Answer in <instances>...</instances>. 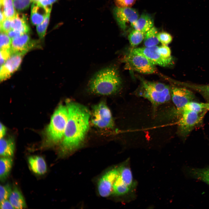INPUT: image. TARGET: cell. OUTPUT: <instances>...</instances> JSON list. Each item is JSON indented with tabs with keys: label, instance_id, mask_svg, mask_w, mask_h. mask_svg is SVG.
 Instances as JSON below:
<instances>
[{
	"label": "cell",
	"instance_id": "cell-1",
	"mask_svg": "<svg viewBox=\"0 0 209 209\" xmlns=\"http://www.w3.org/2000/svg\"><path fill=\"white\" fill-rule=\"evenodd\" d=\"M68 118L61 145L62 152H71L79 146L83 141L89 127L90 113L84 106L67 101Z\"/></svg>",
	"mask_w": 209,
	"mask_h": 209
},
{
	"label": "cell",
	"instance_id": "cell-2",
	"mask_svg": "<svg viewBox=\"0 0 209 209\" xmlns=\"http://www.w3.org/2000/svg\"><path fill=\"white\" fill-rule=\"evenodd\" d=\"M122 84L117 70L112 66L102 69L96 72L89 81V90L94 94L109 95L117 92Z\"/></svg>",
	"mask_w": 209,
	"mask_h": 209
},
{
	"label": "cell",
	"instance_id": "cell-3",
	"mask_svg": "<svg viewBox=\"0 0 209 209\" xmlns=\"http://www.w3.org/2000/svg\"><path fill=\"white\" fill-rule=\"evenodd\" d=\"M68 115L66 105H60L54 111L45 132L46 139L48 143L56 144L63 138Z\"/></svg>",
	"mask_w": 209,
	"mask_h": 209
},
{
	"label": "cell",
	"instance_id": "cell-4",
	"mask_svg": "<svg viewBox=\"0 0 209 209\" xmlns=\"http://www.w3.org/2000/svg\"><path fill=\"white\" fill-rule=\"evenodd\" d=\"M142 81L138 94L148 100L154 106L167 102L170 100L171 89L166 85L144 80Z\"/></svg>",
	"mask_w": 209,
	"mask_h": 209
},
{
	"label": "cell",
	"instance_id": "cell-5",
	"mask_svg": "<svg viewBox=\"0 0 209 209\" xmlns=\"http://www.w3.org/2000/svg\"><path fill=\"white\" fill-rule=\"evenodd\" d=\"M207 111L199 113L184 109L179 111L177 114L180 116L178 128L180 135L183 138L186 137L202 120Z\"/></svg>",
	"mask_w": 209,
	"mask_h": 209
},
{
	"label": "cell",
	"instance_id": "cell-6",
	"mask_svg": "<svg viewBox=\"0 0 209 209\" xmlns=\"http://www.w3.org/2000/svg\"><path fill=\"white\" fill-rule=\"evenodd\" d=\"M127 69L141 73L149 74L155 73L157 69L144 55L132 50L124 58Z\"/></svg>",
	"mask_w": 209,
	"mask_h": 209
},
{
	"label": "cell",
	"instance_id": "cell-7",
	"mask_svg": "<svg viewBox=\"0 0 209 209\" xmlns=\"http://www.w3.org/2000/svg\"><path fill=\"white\" fill-rule=\"evenodd\" d=\"M91 121L98 128H111L113 127L111 113L104 102H100L93 107Z\"/></svg>",
	"mask_w": 209,
	"mask_h": 209
},
{
	"label": "cell",
	"instance_id": "cell-8",
	"mask_svg": "<svg viewBox=\"0 0 209 209\" xmlns=\"http://www.w3.org/2000/svg\"><path fill=\"white\" fill-rule=\"evenodd\" d=\"M113 13L118 25L123 31L129 26L132 27L139 18L137 11L131 7L120 8L116 6L113 10Z\"/></svg>",
	"mask_w": 209,
	"mask_h": 209
},
{
	"label": "cell",
	"instance_id": "cell-9",
	"mask_svg": "<svg viewBox=\"0 0 209 209\" xmlns=\"http://www.w3.org/2000/svg\"><path fill=\"white\" fill-rule=\"evenodd\" d=\"M37 41L32 39L28 33H25L12 39V55L18 54L24 55L31 49L39 47Z\"/></svg>",
	"mask_w": 209,
	"mask_h": 209
},
{
	"label": "cell",
	"instance_id": "cell-10",
	"mask_svg": "<svg viewBox=\"0 0 209 209\" xmlns=\"http://www.w3.org/2000/svg\"><path fill=\"white\" fill-rule=\"evenodd\" d=\"M171 98L176 106V111L182 109L188 103L193 101V93L185 87H173L171 89Z\"/></svg>",
	"mask_w": 209,
	"mask_h": 209
},
{
	"label": "cell",
	"instance_id": "cell-11",
	"mask_svg": "<svg viewBox=\"0 0 209 209\" xmlns=\"http://www.w3.org/2000/svg\"><path fill=\"white\" fill-rule=\"evenodd\" d=\"M119 175L118 168L111 170L100 178L98 183V190L100 195L107 197L113 193L114 183Z\"/></svg>",
	"mask_w": 209,
	"mask_h": 209
},
{
	"label": "cell",
	"instance_id": "cell-12",
	"mask_svg": "<svg viewBox=\"0 0 209 209\" xmlns=\"http://www.w3.org/2000/svg\"><path fill=\"white\" fill-rule=\"evenodd\" d=\"M158 46H156L149 47L135 48L132 50L144 55L153 64L166 66L172 63V58H165L162 57L158 52Z\"/></svg>",
	"mask_w": 209,
	"mask_h": 209
},
{
	"label": "cell",
	"instance_id": "cell-13",
	"mask_svg": "<svg viewBox=\"0 0 209 209\" xmlns=\"http://www.w3.org/2000/svg\"><path fill=\"white\" fill-rule=\"evenodd\" d=\"M24 55L12 54L5 63L1 66L0 80L3 82L9 78L20 66Z\"/></svg>",
	"mask_w": 209,
	"mask_h": 209
},
{
	"label": "cell",
	"instance_id": "cell-14",
	"mask_svg": "<svg viewBox=\"0 0 209 209\" xmlns=\"http://www.w3.org/2000/svg\"><path fill=\"white\" fill-rule=\"evenodd\" d=\"M45 7L39 1H33L30 11V21L32 24L37 26L43 21L49 13Z\"/></svg>",
	"mask_w": 209,
	"mask_h": 209
},
{
	"label": "cell",
	"instance_id": "cell-15",
	"mask_svg": "<svg viewBox=\"0 0 209 209\" xmlns=\"http://www.w3.org/2000/svg\"><path fill=\"white\" fill-rule=\"evenodd\" d=\"M28 160L30 169L35 173L42 175L46 172L47 165L42 157L38 156H30L28 157Z\"/></svg>",
	"mask_w": 209,
	"mask_h": 209
},
{
	"label": "cell",
	"instance_id": "cell-16",
	"mask_svg": "<svg viewBox=\"0 0 209 209\" xmlns=\"http://www.w3.org/2000/svg\"><path fill=\"white\" fill-rule=\"evenodd\" d=\"M12 29L18 31L22 34L28 33L30 28L26 16L22 13L17 12L11 20Z\"/></svg>",
	"mask_w": 209,
	"mask_h": 209
},
{
	"label": "cell",
	"instance_id": "cell-17",
	"mask_svg": "<svg viewBox=\"0 0 209 209\" xmlns=\"http://www.w3.org/2000/svg\"><path fill=\"white\" fill-rule=\"evenodd\" d=\"M154 21L150 15L144 13L139 17L134 24V29L146 33L153 27Z\"/></svg>",
	"mask_w": 209,
	"mask_h": 209
},
{
	"label": "cell",
	"instance_id": "cell-18",
	"mask_svg": "<svg viewBox=\"0 0 209 209\" xmlns=\"http://www.w3.org/2000/svg\"><path fill=\"white\" fill-rule=\"evenodd\" d=\"M15 144L13 140L11 138L0 139V154L1 156L12 157L14 154Z\"/></svg>",
	"mask_w": 209,
	"mask_h": 209
},
{
	"label": "cell",
	"instance_id": "cell-19",
	"mask_svg": "<svg viewBox=\"0 0 209 209\" xmlns=\"http://www.w3.org/2000/svg\"><path fill=\"white\" fill-rule=\"evenodd\" d=\"M9 199L15 209H22L26 206L23 195L16 187H15L12 190L9 197Z\"/></svg>",
	"mask_w": 209,
	"mask_h": 209
},
{
	"label": "cell",
	"instance_id": "cell-20",
	"mask_svg": "<svg viewBox=\"0 0 209 209\" xmlns=\"http://www.w3.org/2000/svg\"><path fill=\"white\" fill-rule=\"evenodd\" d=\"M13 165L12 157H2L0 159V179L3 182L8 177Z\"/></svg>",
	"mask_w": 209,
	"mask_h": 209
},
{
	"label": "cell",
	"instance_id": "cell-21",
	"mask_svg": "<svg viewBox=\"0 0 209 209\" xmlns=\"http://www.w3.org/2000/svg\"><path fill=\"white\" fill-rule=\"evenodd\" d=\"M188 174L191 176L209 185V167L205 168H190L188 170Z\"/></svg>",
	"mask_w": 209,
	"mask_h": 209
},
{
	"label": "cell",
	"instance_id": "cell-22",
	"mask_svg": "<svg viewBox=\"0 0 209 209\" xmlns=\"http://www.w3.org/2000/svg\"><path fill=\"white\" fill-rule=\"evenodd\" d=\"M0 7L6 18L12 19L15 17L17 12L13 0H0Z\"/></svg>",
	"mask_w": 209,
	"mask_h": 209
},
{
	"label": "cell",
	"instance_id": "cell-23",
	"mask_svg": "<svg viewBox=\"0 0 209 209\" xmlns=\"http://www.w3.org/2000/svg\"><path fill=\"white\" fill-rule=\"evenodd\" d=\"M158 33L157 29L154 26L146 33L144 39V44L145 47L156 46L159 43Z\"/></svg>",
	"mask_w": 209,
	"mask_h": 209
},
{
	"label": "cell",
	"instance_id": "cell-24",
	"mask_svg": "<svg viewBox=\"0 0 209 209\" xmlns=\"http://www.w3.org/2000/svg\"><path fill=\"white\" fill-rule=\"evenodd\" d=\"M119 175L123 182L130 188L133 185V179L130 168L125 166H121L118 168Z\"/></svg>",
	"mask_w": 209,
	"mask_h": 209
},
{
	"label": "cell",
	"instance_id": "cell-25",
	"mask_svg": "<svg viewBox=\"0 0 209 209\" xmlns=\"http://www.w3.org/2000/svg\"><path fill=\"white\" fill-rule=\"evenodd\" d=\"M130 189L119 175L114 183L113 193L117 195H123L128 193Z\"/></svg>",
	"mask_w": 209,
	"mask_h": 209
},
{
	"label": "cell",
	"instance_id": "cell-26",
	"mask_svg": "<svg viewBox=\"0 0 209 209\" xmlns=\"http://www.w3.org/2000/svg\"><path fill=\"white\" fill-rule=\"evenodd\" d=\"M145 33L134 29L132 30L128 36L131 45L134 47L140 44L144 40Z\"/></svg>",
	"mask_w": 209,
	"mask_h": 209
},
{
	"label": "cell",
	"instance_id": "cell-27",
	"mask_svg": "<svg viewBox=\"0 0 209 209\" xmlns=\"http://www.w3.org/2000/svg\"><path fill=\"white\" fill-rule=\"evenodd\" d=\"M50 12L48 13L44 20L40 24L36 26V30L37 34L41 39H43L45 35L50 18Z\"/></svg>",
	"mask_w": 209,
	"mask_h": 209
},
{
	"label": "cell",
	"instance_id": "cell-28",
	"mask_svg": "<svg viewBox=\"0 0 209 209\" xmlns=\"http://www.w3.org/2000/svg\"><path fill=\"white\" fill-rule=\"evenodd\" d=\"M0 50H11L12 39L7 33L0 32Z\"/></svg>",
	"mask_w": 209,
	"mask_h": 209
},
{
	"label": "cell",
	"instance_id": "cell-29",
	"mask_svg": "<svg viewBox=\"0 0 209 209\" xmlns=\"http://www.w3.org/2000/svg\"><path fill=\"white\" fill-rule=\"evenodd\" d=\"M14 8L18 11L27 9L33 1V0H13Z\"/></svg>",
	"mask_w": 209,
	"mask_h": 209
},
{
	"label": "cell",
	"instance_id": "cell-30",
	"mask_svg": "<svg viewBox=\"0 0 209 209\" xmlns=\"http://www.w3.org/2000/svg\"><path fill=\"white\" fill-rule=\"evenodd\" d=\"M11 186L7 184L0 186V202L7 199L12 192Z\"/></svg>",
	"mask_w": 209,
	"mask_h": 209
},
{
	"label": "cell",
	"instance_id": "cell-31",
	"mask_svg": "<svg viewBox=\"0 0 209 209\" xmlns=\"http://www.w3.org/2000/svg\"><path fill=\"white\" fill-rule=\"evenodd\" d=\"M157 37L159 42L162 44L167 45L170 44L172 41V37L171 35L169 33L162 32L158 33Z\"/></svg>",
	"mask_w": 209,
	"mask_h": 209
},
{
	"label": "cell",
	"instance_id": "cell-32",
	"mask_svg": "<svg viewBox=\"0 0 209 209\" xmlns=\"http://www.w3.org/2000/svg\"><path fill=\"white\" fill-rule=\"evenodd\" d=\"M158 52L163 58H168L172 57L171 55V50L166 45L162 44L158 47Z\"/></svg>",
	"mask_w": 209,
	"mask_h": 209
},
{
	"label": "cell",
	"instance_id": "cell-33",
	"mask_svg": "<svg viewBox=\"0 0 209 209\" xmlns=\"http://www.w3.org/2000/svg\"><path fill=\"white\" fill-rule=\"evenodd\" d=\"M116 6L118 7H131L136 0H113Z\"/></svg>",
	"mask_w": 209,
	"mask_h": 209
},
{
	"label": "cell",
	"instance_id": "cell-34",
	"mask_svg": "<svg viewBox=\"0 0 209 209\" xmlns=\"http://www.w3.org/2000/svg\"><path fill=\"white\" fill-rule=\"evenodd\" d=\"M12 19L6 18L1 23H0V32L7 33L12 29Z\"/></svg>",
	"mask_w": 209,
	"mask_h": 209
},
{
	"label": "cell",
	"instance_id": "cell-35",
	"mask_svg": "<svg viewBox=\"0 0 209 209\" xmlns=\"http://www.w3.org/2000/svg\"><path fill=\"white\" fill-rule=\"evenodd\" d=\"M12 55L11 50H0V65L3 64Z\"/></svg>",
	"mask_w": 209,
	"mask_h": 209
},
{
	"label": "cell",
	"instance_id": "cell-36",
	"mask_svg": "<svg viewBox=\"0 0 209 209\" xmlns=\"http://www.w3.org/2000/svg\"><path fill=\"white\" fill-rule=\"evenodd\" d=\"M57 0H41L40 2L48 11L51 12L52 4Z\"/></svg>",
	"mask_w": 209,
	"mask_h": 209
},
{
	"label": "cell",
	"instance_id": "cell-37",
	"mask_svg": "<svg viewBox=\"0 0 209 209\" xmlns=\"http://www.w3.org/2000/svg\"><path fill=\"white\" fill-rule=\"evenodd\" d=\"M0 207L1 209H15L9 201L7 199L0 202Z\"/></svg>",
	"mask_w": 209,
	"mask_h": 209
},
{
	"label": "cell",
	"instance_id": "cell-38",
	"mask_svg": "<svg viewBox=\"0 0 209 209\" xmlns=\"http://www.w3.org/2000/svg\"><path fill=\"white\" fill-rule=\"evenodd\" d=\"M7 33L12 39L23 34L18 31L12 29H11Z\"/></svg>",
	"mask_w": 209,
	"mask_h": 209
},
{
	"label": "cell",
	"instance_id": "cell-39",
	"mask_svg": "<svg viewBox=\"0 0 209 209\" xmlns=\"http://www.w3.org/2000/svg\"><path fill=\"white\" fill-rule=\"evenodd\" d=\"M6 129L5 127L1 123H0V138H3L6 134Z\"/></svg>",
	"mask_w": 209,
	"mask_h": 209
},
{
	"label": "cell",
	"instance_id": "cell-40",
	"mask_svg": "<svg viewBox=\"0 0 209 209\" xmlns=\"http://www.w3.org/2000/svg\"><path fill=\"white\" fill-rule=\"evenodd\" d=\"M0 22L1 23L3 22L6 18L3 11L1 10H0Z\"/></svg>",
	"mask_w": 209,
	"mask_h": 209
},
{
	"label": "cell",
	"instance_id": "cell-41",
	"mask_svg": "<svg viewBox=\"0 0 209 209\" xmlns=\"http://www.w3.org/2000/svg\"><path fill=\"white\" fill-rule=\"evenodd\" d=\"M205 108L208 110H209V103H204Z\"/></svg>",
	"mask_w": 209,
	"mask_h": 209
},
{
	"label": "cell",
	"instance_id": "cell-42",
	"mask_svg": "<svg viewBox=\"0 0 209 209\" xmlns=\"http://www.w3.org/2000/svg\"><path fill=\"white\" fill-rule=\"evenodd\" d=\"M33 1H39L41 0H33Z\"/></svg>",
	"mask_w": 209,
	"mask_h": 209
}]
</instances>
